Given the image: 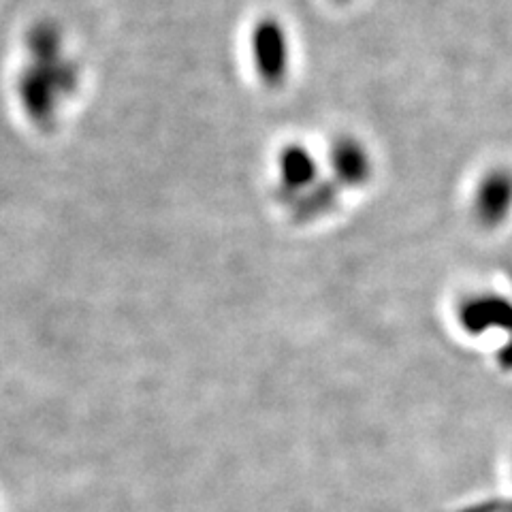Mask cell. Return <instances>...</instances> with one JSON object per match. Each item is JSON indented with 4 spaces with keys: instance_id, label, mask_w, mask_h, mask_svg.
<instances>
[{
    "instance_id": "3957f363",
    "label": "cell",
    "mask_w": 512,
    "mask_h": 512,
    "mask_svg": "<svg viewBox=\"0 0 512 512\" xmlns=\"http://www.w3.org/2000/svg\"><path fill=\"white\" fill-rule=\"evenodd\" d=\"M500 363L506 367V370H512V340L502 348Z\"/></svg>"
},
{
    "instance_id": "6da1fadb",
    "label": "cell",
    "mask_w": 512,
    "mask_h": 512,
    "mask_svg": "<svg viewBox=\"0 0 512 512\" xmlns=\"http://www.w3.org/2000/svg\"><path fill=\"white\" fill-rule=\"evenodd\" d=\"M476 220L487 229L500 227L512 214V171L493 169L480 180L474 195Z\"/></svg>"
},
{
    "instance_id": "7a4b0ae2",
    "label": "cell",
    "mask_w": 512,
    "mask_h": 512,
    "mask_svg": "<svg viewBox=\"0 0 512 512\" xmlns=\"http://www.w3.org/2000/svg\"><path fill=\"white\" fill-rule=\"evenodd\" d=\"M459 323L472 335H483L493 329L512 335V301L495 293L474 295L463 301Z\"/></svg>"
}]
</instances>
